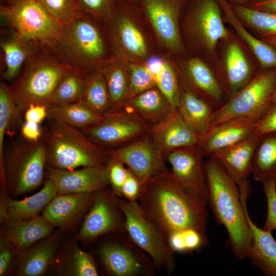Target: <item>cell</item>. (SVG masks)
<instances>
[{"instance_id": "obj_35", "label": "cell", "mask_w": 276, "mask_h": 276, "mask_svg": "<svg viewBox=\"0 0 276 276\" xmlns=\"http://www.w3.org/2000/svg\"><path fill=\"white\" fill-rule=\"evenodd\" d=\"M79 102L101 116L111 110L112 105L108 88L99 69L86 74L84 92Z\"/></svg>"}, {"instance_id": "obj_8", "label": "cell", "mask_w": 276, "mask_h": 276, "mask_svg": "<svg viewBox=\"0 0 276 276\" xmlns=\"http://www.w3.org/2000/svg\"><path fill=\"white\" fill-rule=\"evenodd\" d=\"M118 203L125 216L126 233L131 240L149 256L156 269L172 274L175 267V252L145 217L137 201L118 197Z\"/></svg>"}, {"instance_id": "obj_16", "label": "cell", "mask_w": 276, "mask_h": 276, "mask_svg": "<svg viewBox=\"0 0 276 276\" xmlns=\"http://www.w3.org/2000/svg\"><path fill=\"white\" fill-rule=\"evenodd\" d=\"M187 19L190 32L207 52L215 51L218 42L228 36L217 0H188Z\"/></svg>"}, {"instance_id": "obj_29", "label": "cell", "mask_w": 276, "mask_h": 276, "mask_svg": "<svg viewBox=\"0 0 276 276\" xmlns=\"http://www.w3.org/2000/svg\"><path fill=\"white\" fill-rule=\"evenodd\" d=\"M98 69L102 73L108 88L112 105L111 110H116L120 108L129 99L130 63L112 57Z\"/></svg>"}, {"instance_id": "obj_18", "label": "cell", "mask_w": 276, "mask_h": 276, "mask_svg": "<svg viewBox=\"0 0 276 276\" xmlns=\"http://www.w3.org/2000/svg\"><path fill=\"white\" fill-rule=\"evenodd\" d=\"M47 168L48 178L53 181L58 194L93 193L110 185L108 164L73 170Z\"/></svg>"}, {"instance_id": "obj_10", "label": "cell", "mask_w": 276, "mask_h": 276, "mask_svg": "<svg viewBox=\"0 0 276 276\" xmlns=\"http://www.w3.org/2000/svg\"><path fill=\"white\" fill-rule=\"evenodd\" d=\"M46 152L40 140L15 143L8 158L10 178L15 193H27L42 182L47 167Z\"/></svg>"}, {"instance_id": "obj_14", "label": "cell", "mask_w": 276, "mask_h": 276, "mask_svg": "<svg viewBox=\"0 0 276 276\" xmlns=\"http://www.w3.org/2000/svg\"><path fill=\"white\" fill-rule=\"evenodd\" d=\"M82 130L92 142L108 151L131 142L148 128L130 114L117 109L107 112L98 123Z\"/></svg>"}, {"instance_id": "obj_5", "label": "cell", "mask_w": 276, "mask_h": 276, "mask_svg": "<svg viewBox=\"0 0 276 276\" xmlns=\"http://www.w3.org/2000/svg\"><path fill=\"white\" fill-rule=\"evenodd\" d=\"M73 67L49 51L38 50L10 86L18 111L24 116L31 104L49 107L56 86Z\"/></svg>"}, {"instance_id": "obj_26", "label": "cell", "mask_w": 276, "mask_h": 276, "mask_svg": "<svg viewBox=\"0 0 276 276\" xmlns=\"http://www.w3.org/2000/svg\"><path fill=\"white\" fill-rule=\"evenodd\" d=\"M178 110L187 125L199 136L212 127L216 109L193 91L180 84Z\"/></svg>"}, {"instance_id": "obj_23", "label": "cell", "mask_w": 276, "mask_h": 276, "mask_svg": "<svg viewBox=\"0 0 276 276\" xmlns=\"http://www.w3.org/2000/svg\"><path fill=\"white\" fill-rule=\"evenodd\" d=\"M260 137V135L252 134L211 157L219 162L238 186L251 175L253 156Z\"/></svg>"}, {"instance_id": "obj_2", "label": "cell", "mask_w": 276, "mask_h": 276, "mask_svg": "<svg viewBox=\"0 0 276 276\" xmlns=\"http://www.w3.org/2000/svg\"><path fill=\"white\" fill-rule=\"evenodd\" d=\"M204 167L207 203L217 221L225 228L233 254L243 261L248 257L252 237L238 186L216 159L209 157Z\"/></svg>"}, {"instance_id": "obj_52", "label": "cell", "mask_w": 276, "mask_h": 276, "mask_svg": "<svg viewBox=\"0 0 276 276\" xmlns=\"http://www.w3.org/2000/svg\"><path fill=\"white\" fill-rule=\"evenodd\" d=\"M10 249L6 246L1 248L0 252V275H3L7 270L12 259Z\"/></svg>"}, {"instance_id": "obj_22", "label": "cell", "mask_w": 276, "mask_h": 276, "mask_svg": "<svg viewBox=\"0 0 276 276\" xmlns=\"http://www.w3.org/2000/svg\"><path fill=\"white\" fill-rule=\"evenodd\" d=\"M148 131L166 157L177 149L197 146L200 137L185 122L178 109L164 122Z\"/></svg>"}, {"instance_id": "obj_7", "label": "cell", "mask_w": 276, "mask_h": 276, "mask_svg": "<svg viewBox=\"0 0 276 276\" xmlns=\"http://www.w3.org/2000/svg\"><path fill=\"white\" fill-rule=\"evenodd\" d=\"M3 22L24 40L54 54L62 26L36 0H13L0 7Z\"/></svg>"}, {"instance_id": "obj_46", "label": "cell", "mask_w": 276, "mask_h": 276, "mask_svg": "<svg viewBox=\"0 0 276 276\" xmlns=\"http://www.w3.org/2000/svg\"><path fill=\"white\" fill-rule=\"evenodd\" d=\"M108 165L110 185L112 191L121 197V191L128 172V168L121 162L110 157Z\"/></svg>"}, {"instance_id": "obj_59", "label": "cell", "mask_w": 276, "mask_h": 276, "mask_svg": "<svg viewBox=\"0 0 276 276\" xmlns=\"http://www.w3.org/2000/svg\"><path fill=\"white\" fill-rule=\"evenodd\" d=\"M1 1H2V0H1ZM2 1H5V2L6 1V0H2Z\"/></svg>"}, {"instance_id": "obj_39", "label": "cell", "mask_w": 276, "mask_h": 276, "mask_svg": "<svg viewBox=\"0 0 276 276\" xmlns=\"http://www.w3.org/2000/svg\"><path fill=\"white\" fill-rule=\"evenodd\" d=\"M232 5L238 18L263 38L276 37V13L256 9L249 6Z\"/></svg>"}, {"instance_id": "obj_38", "label": "cell", "mask_w": 276, "mask_h": 276, "mask_svg": "<svg viewBox=\"0 0 276 276\" xmlns=\"http://www.w3.org/2000/svg\"><path fill=\"white\" fill-rule=\"evenodd\" d=\"M22 115L17 110L11 90L5 82L0 83V167L1 174H5L4 138L13 124L21 122Z\"/></svg>"}, {"instance_id": "obj_58", "label": "cell", "mask_w": 276, "mask_h": 276, "mask_svg": "<svg viewBox=\"0 0 276 276\" xmlns=\"http://www.w3.org/2000/svg\"><path fill=\"white\" fill-rule=\"evenodd\" d=\"M13 0H6L5 3H9V2H11Z\"/></svg>"}, {"instance_id": "obj_55", "label": "cell", "mask_w": 276, "mask_h": 276, "mask_svg": "<svg viewBox=\"0 0 276 276\" xmlns=\"http://www.w3.org/2000/svg\"><path fill=\"white\" fill-rule=\"evenodd\" d=\"M262 39L276 48V37L263 38Z\"/></svg>"}, {"instance_id": "obj_17", "label": "cell", "mask_w": 276, "mask_h": 276, "mask_svg": "<svg viewBox=\"0 0 276 276\" xmlns=\"http://www.w3.org/2000/svg\"><path fill=\"white\" fill-rule=\"evenodd\" d=\"M262 117L233 118L212 126L199 137L197 147L203 157H211L254 134Z\"/></svg>"}, {"instance_id": "obj_9", "label": "cell", "mask_w": 276, "mask_h": 276, "mask_svg": "<svg viewBox=\"0 0 276 276\" xmlns=\"http://www.w3.org/2000/svg\"><path fill=\"white\" fill-rule=\"evenodd\" d=\"M275 88L276 68L265 69L258 73L215 110L212 127L235 117H262L271 107L270 98Z\"/></svg>"}, {"instance_id": "obj_54", "label": "cell", "mask_w": 276, "mask_h": 276, "mask_svg": "<svg viewBox=\"0 0 276 276\" xmlns=\"http://www.w3.org/2000/svg\"><path fill=\"white\" fill-rule=\"evenodd\" d=\"M233 4L249 6L250 0H229Z\"/></svg>"}, {"instance_id": "obj_19", "label": "cell", "mask_w": 276, "mask_h": 276, "mask_svg": "<svg viewBox=\"0 0 276 276\" xmlns=\"http://www.w3.org/2000/svg\"><path fill=\"white\" fill-rule=\"evenodd\" d=\"M203 157L196 146L177 149L166 156L171 172L186 189L195 193L207 202V187Z\"/></svg>"}, {"instance_id": "obj_56", "label": "cell", "mask_w": 276, "mask_h": 276, "mask_svg": "<svg viewBox=\"0 0 276 276\" xmlns=\"http://www.w3.org/2000/svg\"><path fill=\"white\" fill-rule=\"evenodd\" d=\"M271 106H276V88L273 92L270 98Z\"/></svg>"}, {"instance_id": "obj_6", "label": "cell", "mask_w": 276, "mask_h": 276, "mask_svg": "<svg viewBox=\"0 0 276 276\" xmlns=\"http://www.w3.org/2000/svg\"><path fill=\"white\" fill-rule=\"evenodd\" d=\"M136 2L120 4L103 22L112 57L129 63L146 62L151 56L149 40L139 23L143 14Z\"/></svg>"}, {"instance_id": "obj_49", "label": "cell", "mask_w": 276, "mask_h": 276, "mask_svg": "<svg viewBox=\"0 0 276 276\" xmlns=\"http://www.w3.org/2000/svg\"><path fill=\"white\" fill-rule=\"evenodd\" d=\"M273 132H276V106L271 107L259 119L254 133L261 135Z\"/></svg>"}, {"instance_id": "obj_3", "label": "cell", "mask_w": 276, "mask_h": 276, "mask_svg": "<svg viewBox=\"0 0 276 276\" xmlns=\"http://www.w3.org/2000/svg\"><path fill=\"white\" fill-rule=\"evenodd\" d=\"M40 140L46 152L47 166L73 170L108 164L107 151L89 140L82 130L47 119Z\"/></svg>"}, {"instance_id": "obj_31", "label": "cell", "mask_w": 276, "mask_h": 276, "mask_svg": "<svg viewBox=\"0 0 276 276\" xmlns=\"http://www.w3.org/2000/svg\"><path fill=\"white\" fill-rule=\"evenodd\" d=\"M58 194L53 181L48 178L38 192L22 200L7 199V214L9 221L25 220L38 215Z\"/></svg>"}, {"instance_id": "obj_42", "label": "cell", "mask_w": 276, "mask_h": 276, "mask_svg": "<svg viewBox=\"0 0 276 276\" xmlns=\"http://www.w3.org/2000/svg\"><path fill=\"white\" fill-rule=\"evenodd\" d=\"M130 82L129 99L156 87L155 74L143 62L130 63Z\"/></svg>"}, {"instance_id": "obj_32", "label": "cell", "mask_w": 276, "mask_h": 276, "mask_svg": "<svg viewBox=\"0 0 276 276\" xmlns=\"http://www.w3.org/2000/svg\"><path fill=\"white\" fill-rule=\"evenodd\" d=\"M1 48L5 64V70L2 78L8 82L15 80L26 60L40 49L24 40L13 31L10 35L2 39Z\"/></svg>"}, {"instance_id": "obj_60", "label": "cell", "mask_w": 276, "mask_h": 276, "mask_svg": "<svg viewBox=\"0 0 276 276\" xmlns=\"http://www.w3.org/2000/svg\"><path fill=\"white\" fill-rule=\"evenodd\" d=\"M276 231V230H275Z\"/></svg>"}, {"instance_id": "obj_37", "label": "cell", "mask_w": 276, "mask_h": 276, "mask_svg": "<svg viewBox=\"0 0 276 276\" xmlns=\"http://www.w3.org/2000/svg\"><path fill=\"white\" fill-rule=\"evenodd\" d=\"M86 80V74L80 69L73 67L56 86L51 98V105L79 102L83 95Z\"/></svg>"}, {"instance_id": "obj_12", "label": "cell", "mask_w": 276, "mask_h": 276, "mask_svg": "<svg viewBox=\"0 0 276 276\" xmlns=\"http://www.w3.org/2000/svg\"><path fill=\"white\" fill-rule=\"evenodd\" d=\"M107 151L110 157L131 171L143 186L155 175L168 170L166 156L148 131L121 147Z\"/></svg>"}, {"instance_id": "obj_41", "label": "cell", "mask_w": 276, "mask_h": 276, "mask_svg": "<svg viewBox=\"0 0 276 276\" xmlns=\"http://www.w3.org/2000/svg\"><path fill=\"white\" fill-rule=\"evenodd\" d=\"M171 249L181 254L199 250L208 243L206 235L194 229L179 232L170 236L166 240Z\"/></svg>"}, {"instance_id": "obj_24", "label": "cell", "mask_w": 276, "mask_h": 276, "mask_svg": "<svg viewBox=\"0 0 276 276\" xmlns=\"http://www.w3.org/2000/svg\"><path fill=\"white\" fill-rule=\"evenodd\" d=\"M95 193L57 194L42 211V216L53 226H66L90 208Z\"/></svg>"}, {"instance_id": "obj_33", "label": "cell", "mask_w": 276, "mask_h": 276, "mask_svg": "<svg viewBox=\"0 0 276 276\" xmlns=\"http://www.w3.org/2000/svg\"><path fill=\"white\" fill-rule=\"evenodd\" d=\"M251 175L258 182L276 180V132L261 135L253 156Z\"/></svg>"}, {"instance_id": "obj_40", "label": "cell", "mask_w": 276, "mask_h": 276, "mask_svg": "<svg viewBox=\"0 0 276 276\" xmlns=\"http://www.w3.org/2000/svg\"><path fill=\"white\" fill-rule=\"evenodd\" d=\"M156 87L172 106L177 108L180 85L178 72L169 61L162 62L155 73Z\"/></svg>"}, {"instance_id": "obj_13", "label": "cell", "mask_w": 276, "mask_h": 276, "mask_svg": "<svg viewBox=\"0 0 276 276\" xmlns=\"http://www.w3.org/2000/svg\"><path fill=\"white\" fill-rule=\"evenodd\" d=\"M188 0H138L158 41L170 52L181 54L184 47L179 20Z\"/></svg>"}, {"instance_id": "obj_51", "label": "cell", "mask_w": 276, "mask_h": 276, "mask_svg": "<svg viewBox=\"0 0 276 276\" xmlns=\"http://www.w3.org/2000/svg\"><path fill=\"white\" fill-rule=\"evenodd\" d=\"M20 131L24 139L37 142L40 139L42 128L39 124L25 121L21 125Z\"/></svg>"}, {"instance_id": "obj_27", "label": "cell", "mask_w": 276, "mask_h": 276, "mask_svg": "<svg viewBox=\"0 0 276 276\" xmlns=\"http://www.w3.org/2000/svg\"><path fill=\"white\" fill-rule=\"evenodd\" d=\"M251 75L243 51L238 43L231 42L226 52L224 73L218 80L225 97L226 96L228 100L242 88L253 78Z\"/></svg>"}, {"instance_id": "obj_21", "label": "cell", "mask_w": 276, "mask_h": 276, "mask_svg": "<svg viewBox=\"0 0 276 276\" xmlns=\"http://www.w3.org/2000/svg\"><path fill=\"white\" fill-rule=\"evenodd\" d=\"M178 74L180 84L206 101L216 110L225 102L224 94L215 74L199 58H190L183 72Z\"/></svg>"}, {"instance_id": "obj_48", "label": "cell", "mask_w": 276, "mask_h": 276, "mask_svg": "<svg viewBox=\"0 0 276 276\" xmlns=\"http://www.w3.org/2000/svg\"><path fill=\"white\" fill-rule=\"evenodd\" d=\"M142 189L143 185L139 179L128 169L127 178L121 189V197L130 201H137Z\"/></svg>"}, {"instance_id": "obj_44", "label": "cell", "mask_w": 276, "mask_h": 276, "mask_svg": "<svg viewBox=\"0 0 276 276\" xmlns=\"http://www.w3.org/2000/svg\"><path fill=\"white\" fill-rule=\"evenodd\" d=\"M80 10L99 22H103L121 3L128 0H76Z\"/></svg>"}, {"instance_id": "obj_50", "label": "cell", "mask_w": 276, "mask_h": 276, "mask_svg": "<svg viewBox=\"0 0 276 276\" xmlns=\"http://www.w3.org/2000/svg\"><path fill=\"white\" fill-rule=\"evenodd\" d=\"M48 108L42 105H30L24 112L25 121L40 124L47 118Z\"/></svg>"}, {"instance_id": "obj_34", "label": "cell", "mask_w": 276, "mask_h": 276, "mask_svg": "<svg viewBox=\"0 0 276 276\" xmlns=\"http://www.w3.org/2000/svg\"><path fill=\"white\" fill-rule=\"evenodd\" d=\"M103 117L78 102L51 105L48 108L47 119L82 130L98 123Z\"/></svg>"}, {"instance_id": "obj_53", "label": "cell", "mask_w": 276, "mask_h": 276, "mask_svg": "<svg viewBox=\"0 0 276 276\" xmlns=\"http://www.w3.org/2000/svg\"><path fill=\"white\" fill-rule=\"evenodd\" d=\"M249 6L260 10L276 13V0H262L253 2Z\"/></svg>"}, {"instance_id": "obj_47", "label": "cell", "mask_w": 276, "mask_h": 276, "mask_svg": "<svg viewBox=\"0 0 276 276\" xmlns=\"http://www.w3.org/2000/svg\"><path fill=\"white\" fill-rule=\"evenodd\" d=\"M74 270L76 275H98L97 265L92 257L80 249H77L74 254Z\"/></svg>"}, {"instance_id": "obj_43", "label": "cell", "mask_w": 276, "mask_h": 276, "mask_svg": "<svg viewBox=\"0 0 276 276\" xmlns=\"http://www.w3.org/2000/svg\"><path fill=\"white\" fill-rule=\"evenodd\" d=\"M60 25L72 21L81 11L76 0H36Z\"/></svg>"}, {"instance_id": "obj_20", "label": "cell", "mask_w": 276, "mask_h": 276, "mask_svg": "<svg viewBox=\"0 0 276 276\" xmlns=\"http://www.w3.org/2000/svg\"><path fill=\"white\" fill-rule=\"evenodd\" d=\"M117 109L130 114L149 129L164 122L177 108L155 87L129 99Z\"/></svg>"}, {"instance_id": "obj_57", "label": "cell", "mask_w": 276, "mask_h": 276, "mask_svg": "<svg viewBox=\"0 0 276 276\" xmlns=\"http://www.w3.org/2000/svg\"><path fill=\"white\" fill-rule=\"evenodd\" d=\"M250 1H252V3H253V2L262 1V0H250Z\"/></svg>"}, {"instance_id": "obj_36", "label": "cell", "mask_w": 276, "mask_h": 276, "mask_svg": "<svg viewBox=\"0 0 276 276\" xmlns=\"http://www.w3.org/2000/svg\"><path fill=\"white\" fill-rule=\"evenodd\" d=\"M56 246L55 240L51 239L28 251L21 259L18 273L25 276L43 275L54 261Z\"/></svg>"}, {"instance_id": "obj_45", "label": "cell", "mask_w": 276, "mask_h": 276, "mask_svg": "<svg viewBox=\"0 0 276 276\" xmlns=\"http://www.w3.org/2000/svg\"><path fill=\"white\" fill-rule=\"evenodd\" d=\"M262 183L267 203V214L263 229L271 232L276 230V180H267Z\"/></svg>"}, {"instance_id": "obj_15", "label": "cell", "mask_w": 276, "mask_h": 276, "mask_svg": "<svg viewBox=\"0 0 276 276\" xmlns=\"http://www.w3.org/2000/svg\"><path fill=\"white\" fill-rule=\"evenodd\" d=\"M105 188L95 193L78 235L80 239L90 241L106 234H127L125 216L118 203V196L112 190L108 192Z\"/></svg>"}, {"instance_id": "obj_25", "label": "cell", "mask_w": 276, "mask_h": 276, "mask_svg": "<svg viewBox=\"0 0 276 276\" xmlns=\"http://www.w3.org/2000/svg\"><path fill=\"white\" fill-rule=\"evenodd\" d=\"M240 194L252 237L247 258L265 275L276 276V240L272 237L271 232L261 229L252 222L246 205V200L249 195L246 191H242Z\"/></svg>"}, {"instance_id": "obj_1", "label": "cell", "mask_w": 276, "mask_h": 276, "mask_svg": "<svg viewBox=\"0 0 276 276\" xmlns=\"http://www.w3.org/2000/svg\"><path fill=\"white\" fill-rule=\"evenodd\" d=\"M137 202L166 240L173 234L189 229L206 235V201L183 188L169 170L155 175L143 186Z\"/></svg>"}, {"instance_id": "obj_4", "label": "cell", "mask_w": 276, "mask_h": 276, "mask_svg": "<svg viewBox=\"0 0 276 276\" xmlns=\"http://www.w3.org/2000/svg\"><path fill=\"white\" fill-rule=\"evenodd\" d=\"M97 22L81 12L62 26L55 51L57 56L86 74L112 57L103 28Z\"/></svg>"}, {"instance_id": "obj_28", "label": "cell", "mask_w": 276, "mask_h": 276, "mask_svg": "<svg viewBox=\"0 0 276 276\" xmlns=\"http://www.w3.org/2000/svg\"><path fill=\"white\" fill-rule=\"evenodd\" d=\"M225 21L246 43L261 65L265 68H276V48L251 35L243 26L228 0H217Z\"/></svg>"}, {"instance_id": "obj_11", "label": "cell", "mask_w": 276, "mask_h": 276, "mask_svg": "<svg viewBox=\"0 0 276 276\" xmlns=\"http://www.w3.org/2000/svg\"><path fill=\"white\" fill-rule=\"evenodd\" d=\"M99 256L104 268L113 276H151L155 267L149 256L127 234L103 243Z\"/></svg>"}, {"instance_id": "obj_30", "label": "cell", "mask_w": 276, "mask_h": 276, "mask_svg": "<svg viewBox=\"0 0 276 276\" xmlns=\"http://www.w3.org/2000/svg\"><path fill=\"white\" fill-rule=\"evenodd\" d=\"M53 227L42 216L10 221L5 241L11 243L19 250L25 251L36 241L50 236Z\"/></svg>"}]
</instances>
